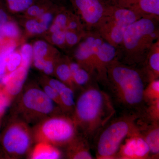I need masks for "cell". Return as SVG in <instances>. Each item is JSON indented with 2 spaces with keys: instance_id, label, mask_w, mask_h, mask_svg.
<instances>
[{
  "instance_id": "5",
  "label": "cell",
  "mask_w": 159,
  "mask_h": 159,
  "mask_svg": "<svg viewBox=\"0 0 159 159\" xmlns=\"http://www.w3.org/2000/svg\"><path fill=\"white\" fill-rule=\"evenodd\" d=\"M139 118L136 115L126 114L107 122L95 137L97 158L117 159L120 145L137 128Z\"/></svg>"
},
{
  "instance_id": "11",
  "label": "cell",
  "mask_w": 159,
  "mask_h": 159,
  "mask_svg": "<svg viewBox=\"0 0 159 159\" xmlns=\"http://www.w3.org/2000/svg\"><path fill=\"white\" fill-rule=\"evenodd\" d=\"M149 147L137 128L124 140V143L120 145L117 155V159H150Z\"/></svg>"
},
{
  "instance_id": "36",
  "label": "cell",
  "mask_w": 159,
  "mask_h": 159,
  "mask_svg": "<svg viewBox=\"0 0 159 159\" xmlns=\"http://www.w3.org/2000/svg\"><path fill=\"white\" fill-rule=\"evenodd\" d=\"M12 99L8 96L3 89H0V116H2Z\"/></svg>"
},
{
  "instance_id": "27",
  "label": "cell",
  "mask_w": 159,
  "mask_h": 159,
  "mask_svg": "<svg viewBox=\"0 0 159 159\" xmlns=\"http://www.w3.org/2000/svg\"><path fill=\"white\" fill-rule=\"evenodd\" d=\"M76 88L86 87L90 83L92 74L81 66L71 73Z\"/></svg>"
},
{
  "instance_id": "24",
  "label": "cell",
  "mask_w": 159,
  "mask_h": 159,
  "mask_svg": "<svg viewBox=\"0 0 159 159\" xmlns=\"http://www.w3.org/2000/svg\"><path fill=\"white\" fill-rule=\"evenodd\" d=\"M37 0H4L9 13L21 15Z\"/></svg>"
},
{
  "instance_id": "13",
  "label": "cell",
  "mask_w": 159,
  "mask_h": 159,
  "mask_svg": "<svg viewBox=\"0 0 159 159\" xmlns=\"http://www.w3.org/2000/svg\"><path fill=\"white\" fill-rule=\"evenodd\" d=\"M111 5L128 9L141 17L159 19V0H108Z\"/></svg>"
},
{
  "instance_id": "33",
  "label": "cell",
  "mask_w": 159,
  "mask_h": 159,
  "mask_svg": "<svg viewBox=\"0 0 159 159\" xmlns=\"http://www.w3.org/2000/svg\"><path fill=\"white\" fill-rule=\"evenodd\" d=\"M39 84L41 88L42 89L43 91L44 92L46 95L48 96L59 107L61 111L62 110V105L61 101L59 94L57 91L51 87L47 83L45 82L41 78H40Z\"/></svg>"
},
{
  "instance_id": "8",
  "label": "cell",
  "mask_w": 159,
  "mask_h": 159,
  "mask_svg": "<svg viewBox=\"0 0 159 159\" xmlns=\"http://www.w3.org/2000/svg\"><path fill=\"white\" fill-rule=\"evenodd\" d=\"M4 129L1 142L4 152L11 158L25 155L34 141L29 124L15 117Z\"/></svg>"
},
{
  "instance_id": "31",
  "label": "cell",
  "mask_w": 159,
  "mask_h": 159,
  "mask_svg": "<svg viewBox=\"0 0 159 159\" xmlns=\"http://www.w3.org/2000/svg\"><path fill=\"white\" fill-rule=\"evenodd\" d=\"M144 115L148 122H159V99L148 102Z\"/></svg>"
},
{
  "instance_id": "26",
  "label": "cell",
  "mask_w": 159,
  "mask_h": 159,
  "mask_svg": "<svg viewBox=\"0 0 159 159\" xmlns=\"http://www.w3.org/2000/svg\"><path fill=\"white\" fill-rule=\"evenodd\" d=\"M66 30H58L53 32H47L41 36L52 46L57 48L66 50Z\"/></svg>"
},
{
  "instance_id": "7",
  "label": "cell",
  "mask_w": 159,
  "mask_h": 159,
  "mask_svg": "<svg viewBox=\"0 0 159 159\" xmlns=\"http://www.w3.org/2000/svg\"><path fill=\"white\" fill-rule=\"evenodd\" d=\"M141 17L130 10L110 4L94 31L117 49L122 43L126 29Z\"/></svg>"
},
{
  "instance_id": "18",
  "label": "cell",
  "mask_w": 159,
  "mask_h": 159,
  "mask_svg": "<svg viewBox=\"0 0 159 159\" xmlns=\"http://www.w3.org/2000/svg\"><path fill=\"white\" fill-rule=\"evenodd\" d=\"M87 139L84 136L78 134L66 148V156L68 159H93L90 152Z\"/></svg>"
},
{
  "instance_id": "3",
  "label": "cell",
  "mask_w": 159,
  "mask_h": 159,
  "mask_svg": "<svg viewBox=\"0 0 159 159\" xmlns=\"http://www.w3.org/2000/svg\"><path fill=\"white\" fill-rule=\"evenodd\" d=\"M159 20L142 17L129 26L117 48L116 58L127 65L142 66L152 45L159 39Z\"/></svg>"
},
{
  "instance_id": "6",
  "label": "cell",
  "mask_w": 159,
  "mask_h": 159,
  "mask_svg": "<svg viewBox=\"0 0 159 159\" xmlns=\"http://www.w3.org/2000/svg\"><path fill=\"white\" fill-rule=\"evenodd\" d=\"M34 141L56 146L66 147L78 134L71 117L61 113L43 119L32 129Z\"/></svg>"
},
{
  "instance_id": "4",
  "label": "cell",
  "mask_w": 159,
  "mask_h": 159,
  "mask_svg": "<svg viewBox=\"0 0 159 159\" xmlns=\"http://www.w3.org/2000/svg\"><path fill=\"white\" fill-rule=\"evenodd\" d=\"M21 92L16 107V117L28 124H36L51 116L64 113L41 87L31 84Z\"/></svg>"
},
{
  "instance_id": "29",
  "label": "cell",
  "mask_w": 159,
  "mask_h": 159,
  "mask_svg": "<svg viewBox=\"0 0 159 159\" xmlns=\"http://www.w3.org/2000/svg\"><path fill=\"white\" fill-rule=\"evenodd\" d=\"M22 57V66L24 67L29 69L32 65L33 58V47L32 44L23 43L19 48Z\"/></svg>"
},
{
  "instance_id": "19",
  "label": "cell",
  "mask_w": 159,
  "mask_h": 159,
  "mask_svg": "<svg viewBox=\"0 0 159 159\" xmlns=\"http://www.w3.org/2000/svg\"><path fill=\"white\" fill-rule=\"evenodd\" d=\"M142 68L149 82L153 80L159 79V39L152 45Z\"/></svg>"
},
{
  "instance_id": "37",
  "label": "cell",
  "mask_w": 159,
  "mask_h": 159,
  "mask_svg": "<svg viewBox=\"0 0 159 159\" xmlns=\"http://www.w3.org/2000/svg\"><path fill=\"white\" fill-rule=\"evenodd\" d=\"M53 2L56 3V4H61V2H63L65 0H50Z\"/></svg>"
},
{
  "instance_id": "14",
  "label": "cell",
  "mask_w": 159,
  "mask_h": 159,
  "mask_svg": "<svg viewBox=\"0 0 159 159\" xmlns=\"http://www.w3.org/2000/svg\"><path fill=\"white\" fill-rule=\"evenodd\" d=\"M116 48L103 40L97 51L95 63V74L100 82H106L107 66L116 58Z\"/></svg>"
},
{
  "instance_id": "1",
  "label": "cell",
  "mask_w": 159,
  "mask_h": 159,
  "mask_svg": "<svg viewBox=\"0 0 159 159\" xmlns=\"http://www.w3.org/2000/svg\"><path fill=\"white\" fill-rule=\"evenodd\" d=\"M148 80L142 68L127 65L115 58L108 65L107 81L113 102L139 116L144 115L146 104L143 93Z\"/></svg>"
},
{
  "instance_id": "25",
  "label": "cell",
  "mask_w": 159,
  "mask_h": 159,
  "mask_svg": "<svg viewBox=\"0 0 159 159\" xmlns=\"http://www.w3.org/2000/svg\"><path fill=\"white\" fill-rule=\"evenodd\" d=\"M74 92L72 89L66 86L59 93L64 113H73L74 111L76 102Z\"/></svg>"
},
{
  "instance_id": "22",
  "label": "cell",
  "mask_w": 159,
  "mask_h": 159,
  "mask_svg": "<svg viewBox=\"0 0 159 159\" xmlns=\"http://www.w3.org/2000/svg\"><path fill=\"white\" fill-rule=\"evenodd\" d=\"M56 4L50 0H37L21 14V18L29 19L39 17Z\"/></svg>"
},
{
  "instance_id": "10",
  "label": "cell",
  "mask_w": 159,
  "mask_h": 159,
  "mask_svg": "<svg viewBox=\"0 0 159 159\" xmlns=\"http://www.w3.org/2000/svg\"><path fill=\"white\" fill-rule=\"evenodd\" d=\"M103 40L95 31H87L80 42L74 47L72 58L92 75L95 74L96 55Z\"/></svg>"
},
{
  "instance_id": "16",
  "label": "cell",
  "mask_w": 159,
  "mask_h": 159,
  "mask_svg": "<svg viewBox=\"0 0 159 159\" xmlns=\"http://www.w3.org/2000/svg\"><path fill=\"white\" fill-rule=\"evenodd\" d=\"M148 123L137 122L140 134L149 147L151 157L158 158L159 154V122Z\"/></svg>"
},
{
  "instance_id": "28",
  "label": "cell",
  "mask_w": 159,
  "mask_h": 159,
  "mask_svg": "<svg viewBox=\"0 0 159 159\" xmlns=\"http://www.w3.org/2000/svg\"><path fill=\"white\" fill-rule=\"evenodd\" d=\"M143 97L146 104L159 99V79L151 80L145 86Z\"/></svg>"
},
{
  "instance_id": "15",
  "label": "cell",
  "mask_w": 159,
  "mask_h": 159,
  "mask_svg": "<svg viewBox=\"0 0 159 159\" xmlns=\"http://www.w3.org/2000/svg\"><path fill=\"white\" fill-rule=\"evenodd\" d=\"M29 70L21 66L5 76L3 80V90L11 99L18 96L23 90Z\"/></svg>"
},
{
  "instance_id": "12",
  "label": "cell",
  "mask_w": 159,
  "mask_h": 159,
  "mask_svg": "<svg viewBox=\"0 0 159 159\" xmlns=\"http://www.w3.org/2000/svg\"><path fill=\"white\" fill-rule=\"evenodd\" d=\"M61 6V4H56L49 11L35 18L27 19L21 18L20 22L24 29V35L25 38L41 37L48 30Z\"/></svg>"
},
{
  "instance_id": "21",
  "label": "cell",
  "mask_w": 159,
  "mask_h": 159,
  "mask_svg": "<svg viewBox=\"0 0 159 159\" xmlns=\"http://www.w3.org/2000/svg\"><path fill=\"white\" fill-rule=\"evenodd\" d=\"M54 77L61 81L74 91L77 88L74 84L68 61L67 56H61L57 60L55 70Z\"/></svg>"
},
{
  "instance_id": "9",
  "label": "cell",
  "mask_w": 159,
  "mask_h": 159,
  "mask_svg": "<svg viewBox=\"0 0 159 159\" xmlns=\"http://www.w3.org/2000/svg\"><path fill=\"white\" fill-rule=\"evenodd\" d=\"M86 31H94L110 6L108 0H69Z\"/></svg>"
},
{
  "instance_id": "2",
  "label": "cell",
  "mask_w": 159,
  "mask_h": 159,
  "mask_svg": "<svg viewBox=\"0 0 159 159\" xmlns=\"http://www.w3.org/2000/svg\"><path fill=\"white\" fill-rule=\"evenodd\" d=\"M115 113L110 96L96 84L90 83L77 98L71 117L82 135L91 139L110 121Z\"/></svg>"
},
{
  "instance_id": "38",
  "label": "cell",
  "mask_w": 159,
  "mask_h": 159,
  "mask_svg": "<svg viewBox=\"0 0 159 159\" xmlns=\"http://www.w3.org/2000/svg\"><path fill=\"white\" fill-rule=\"evenodd\" d=\"M2 116H0V120H1V118H2Z\"/></svg>"
},
{
  "instance_id": "30",
  "label": "cell",
  "mask_w": 159,
  "mask_h": 159,
  "mask_svg": "<svg viewBox=\"0 0 159 159\" xmlns=\"http://www.w3.org/2000/svg\"><path fill=\"white\" fill-rule=\"evenodd\" d=\"M19 48L7 57L6 66L7 74L15 71L22 66V57Z\"/></svg>"
},
{
  "instance_id": "35",
  "label": "cell",
  "mask_w": 159,
  "mask_h": 159,
  "mask_svg": "<svg viewBox=\"0 0 159 159\" xmlns=\"http://www.w3.org/2000/svg\"><path fill=\"white\" fill-rule=\"evenodd\" d=\"M11 19H13V18L8 11L4 0H0V28L6 22Z\"/></svg>"
},
{
  "instance_id": "23",
  "label": "cell",
  "mask_w": 159,
  "mask_h": 159,
  "mask_svg": "<svg viewBox=\"0 0 159 159\" xmlns=\"http://www.w3.org/2000/svg\"><path fill=\"white\" fill-rule=\"evenodd\" d=\"M0 35L6 40L18 39L25 37L19 23L13 19L6 22L0 28Z\"/></svg>"
},
{
  "instance_id": "17",
  "label": "cell",
  "mask_w": 159,
  "mask_h": 159,
  "mask_svg": "<svg viewBox=\"0 0 159 159\" xmlns=\"http://www.w3.org/2000/svg\"><path fill=\"white\" fill-rule=\"evenodd\" d=\"M32 44L33 53L32 64L35 68L41 72L46 60L60 53L58 48L43 39L36 40Z\"/></svg>"
},
{
  "instance_id": "20",
  "label": "cell",
  "mask_w": 159,
  "mask_h": 159,
  "mask_svg": "<svg viewBox=\"0 0 159 159\" xmlns=\"http://www.w3.org/2000/svg\"><path fill=\"white\" fill-rule=\"evenodd\" d=\"M62 154L57 147L45 142H37L30 154L33 159H58L61 158Z\"/></svg>"
},
{
  "instance_id": "34",
  "label": "cell",
  "mask_w": 159,
  "mask_h": 159,
  "mask_svg": "<svg viewBox=\"0 0 159 159\" xmlns=\"http://www.w3.org/2000/svg\"><path fill=\"white\" fill-rule=\"evenodd\" d=\"M66 30L77 31V32L87 31L84 29V26L81 20L77 15L74 13V12H72L71 14L70 17L67 25Z\"/></svg>"
},
{
  "instance_id": "32",
  "label": "cell",
  "mask_w": 159,
  "mask_h": 159,
  "mask_svg": "<svg viewBox=\"0 0 159 159\" xmlns=\"http://www.w3.org/2000/svg\"><path fill=\"white\" fill-rule=\"evenodd\" d=\"M87 31L77 32L66 30L65 38L66 49L72 48L77 45L85 36Z\"/></svg>"
}]
</instances>
